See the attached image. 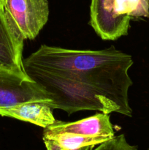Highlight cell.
Here are the masks:
<instances>
[{"label":"cell","mask_w":149,"mask_h":150,"mask_svg":"<svg viewBox=\"0 0 149 150\" xmlns=\"http://www.w3.org/2000/svg\"><path fill=\"white\" fill-rule=\"evenodd\" d=\"M23 62L24 67L48 70L93 86L118 104L124 115L132 117L129 89L133 82L128 71L134 62L131 56L113 45L91 51L42 45Z\"/></svg>","instance_id":"cell-1"},{"label":"cell","mask_w":149,"mask_h":150,"mask_svg":"<svg viewBox=\"0 0 149 150\" xmlns=\"http://www.w3.org/2000/svg\"><path fill=\"white\" fill-rule=\"evenodd\" d=\"M24 68L26 74L48 92L51 100L48 105L53 110H63L69 115L80 111L123 114L119 105L96 88L48 70Z\"/></svg>","instance_id":"cell-2"},{"label":"cell","mask_w":149,"mask_h":150,"mask_svg":"<svg viewBox=\"0 0 149 150\" xmlns=\"http://www.w3.org/2000/svg\"><path fill=\"white\" fill-rule=\"evenodd\" d=\"M27 102H51L48 92L26 73L0 66V110Z\"/></svg>","instance_id":"cell-3"},{"label":"cell","mask_w":149,"mask_h":150,"mask_svg":"<svg viewBox=\"0 0 149 150\" xmlns=\"http://www.w3.org/2000/svg\"><path fill=\"white\" fill-rule=\"evenodd\" d=\"M3 7L24 40L34 39L49 17L48 0H4Z\"/></svg>","instance_id":"cell-4"},{"label":"cell","mask_w":149,"mask_h":150,"mask_svg":"<svg viewBox=\"0 0 149 150\" xmlns=\"http://www.w3.org/2000/svg\"><path fill=\"white\" fill-rule=\"evenodd\" d=\"M114 4L115 0L91 1L89 23L104 40H115L128 35L131 18L115 15Z\"/></svg>","instance_id":"cell-5"},{"label":"cell","mask_w":149,"mask_h":150,"mask_svg":"<svg viewBox=\"0 0 149 150\" xmlns=\"http://www.w3.org/2000/svg\"><path fill=\"white\" fill-rule=\"evenodd\" d=\"M24 40L11 17L0 7V66L26 73L22 58Z\"/></svg>","instance_id":"cell-6"},{"label":"cell","mask_w":149,"mask_h":150,"mask_svg":"<svg viewBox=\"0 0 149 150\" xmlns=\"http://www.w3.org/2000/svg\"><path fill=\"white\" fill-rule=\"evenodd\" d=\"M65 133L89 137H107L112 139L115 136L110 115L102 112L72 122L56 120L53 124L44 128L43 130V135Z\"/></svg>","instance_id":"cell-7"},{"label":"cell","mask_w":149,"mask_h":150,"mask_svg":"<svg viewBox=\"0 0 149 150\" xmlns=\"http://www.w3.org/2000/svg\"><path fill=\"white\" fill-rule=\"evenodd\" d=\"M53 108L45 102H27L0 110V116L17 119L46 128L56 122Z\"/></svg>","instance_id":"cell-8"},{"label":"cell","mask_w":149,"mask_h":150,"mask_svg":"<svg viewBox=\"0 0 149 150\" xmlns=\"http://www.w3.org/2000/svg\"><path fill=\"white\" fill-rule=\"evenodd\" d=\"M47 150H93L95 146L110 140L107 137H89L72 133L42 135Z\"/></svg>","instance_id":"cell-9"},{"label":"cell","mask_w":149,"mask_h":150,"mask_svg":"<svg viewBox=\"0 0 149 150\" xmlns=\"http://www.w3.org/2000/svg\"><path fill=\"white\" fill-rule=\"evenodd\" d=\"M114 13L131 19L149 18V0H115Z\"/></svg>","instance_id":"cell-10"},{"label":"cell","mask_w":149,"mask_h":150,"mask_svg":"<svg viewBox=\"0 0 149 150\" xmlns=\"http://www.w3.org/2000/svg\"><path fill=\"white\" fill-rule=\"evenodd\" d=\"M93 150H138L137 146L129 144L124 134L114 136L96 146Z\"/></svg>","instance_id":"cell-11"},{"label":"cell","mask_w":149,"mask_h":150,"mask_svg":"<svg viewBox=\"0 0 149 150\" xmlns=\"http://www.w3.org/2000/svg\"><path fill=\"white\" fill-rule=\"evenodd\" d=\"M3 3H4V0H0V7L3 6Z\"/></svg>","instance_id":"cell-12"},{"label":"cell","mask_w":149,"mask_h":150,"mask_svg":"<svg viewBox=\"0 0 149 150\" xmlns=\"http://www.w3.org/2000/svg\"><path fill=\"white\" fill-rule=\"evenodd\" d=\"M148 150H149V149H148Z\"/></svg>","instance_id":"cell-13"}]
</instances>
